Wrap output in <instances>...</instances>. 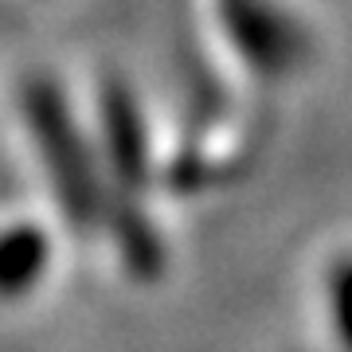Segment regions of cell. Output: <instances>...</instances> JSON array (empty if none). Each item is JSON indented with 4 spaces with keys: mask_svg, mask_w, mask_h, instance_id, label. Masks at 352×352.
Returning <instances> with one entry per match:
<instances>
[{
    "mask_svg": "<svg viewBox=\"0 0 352 352\" xmlns=\"http://www.w3.org/2000/svg\"><path fill=\"white\" fill-rule=\"evenodd\" d=\"M43 243L36 231H20L0 243V289H24L39 274Z\"/></svg>",
    "mask_w": 352,
    "mask_h": 352,
    "instance_id": "cell-1",
    "label": "cell"
},
{
    "mask_svg": "<svg viewBox=\"0 0 352 352\" xmlns=\"http://www.w3.org/2000/svg\"><path fill=\"white\" fill-rule=\"evenodd\" d=\"M333 309H337V325L344 337L340 340H349L352 344V263L344 266V270H337V282H333Z\"/></svg>",
    "mask_w": 352,
    "mask_h": 352,
    "instance_id": "cell-2",
    "label": "cell"
}]
</instances>
